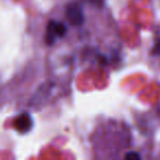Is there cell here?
Returning <instances> with one entry per match:
<instances>
[{
    "mask_svg": "<svg viewBox=\"0 0 160 160\" xmlns=\"http://www.w3.org/2000/svg\"><path fill=\"white\" fill-rule=\"evenodd\" d=\"M68 32V27L66 23L60 21L51 20L46 25V31L44 34V42L47 46H52L55 44L57 38H62Z\"/></svg>",
    "mask_w": 160,
    "mask_h": 160,
    "instance_id": "obj_1",
    "label": "cell"
},
{
    "mask_svg": "<svg viewBox=\"0 0 160 160\" xmlns=\"http://www.w3.org/2000/svg\"><path fill=\"white\" fill-rule=\"evenodd\" d=\"M65 14L68 23L72 27L79 28L85 23V12L79 2H69L65 10Z\"/></svg>",
    "mask_w": 160,
    "mask_h": 160,
    "instance_id": "obj_2",
    "label": "cell"
},
{
    "mask_svg": "<svg viewBox=\"0 0 160 160\" xmlns=\"http://www.w3.org/2000/svg\"><path fill=\"white\" fill-rule=\"evenodd\" d=\"M34 121L29 112H22L20 113L13 122V127L17 132L20 134H27L33 128Z\"/></svg>",
    "mask_w": 160,
    "mask_h": 160,
    "instance_id": "obj_3",
    "label": "cell"
},
{
    "mask_svg": "<svg viewBox=\"0 0 160 160\" xmlns=\"http://www.w3.org/2000/svg\"><path fill=\"white\" fill-rule=\"evenodd\" d=\"M150 54L152 56H160V40H158L157 42L155 43L152 49L150 51Z\"/></svg>",
    "mask_w": 160,
    "mask_h": 160,
    "instance_id": "obj_4",
    "label": "cell"
},
{
    "mask_svg": "<svg viewBox=\"0 0 160 160\" xmlns=\"http://www.w3.org/2000/svg\"><path fill=\"white\" fill-rule=\"evenodd\" d=\"M124 158H125V159H129V158H134V159H140V158H142V156H140L137 151H129V152L125 153Z\"/></svg>",
    "mask_w": 160,
    "mask_h": 160,
    "instance_id": "obj_5",
    "label": "cell"
},
{
    "mask_svg": "<svg viewBox=\"0 0 160 160\" xmlns=\"http://www.w3.org/2000/svg\"><path fill=\"white\" fill-rule=\"evenodd\" d=\"M89 2L93 6H98V7H102L104 0H89Z\"/></svg>",
    "mask_w": 160,
    "mask_h": 160,
    "instance_id": "obj_6",
    "label": "cell"
}]
</instances>
